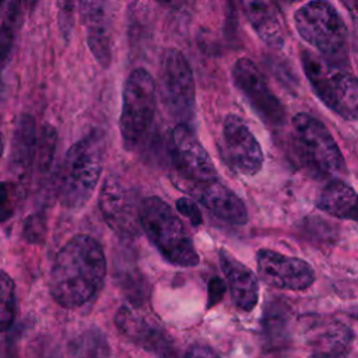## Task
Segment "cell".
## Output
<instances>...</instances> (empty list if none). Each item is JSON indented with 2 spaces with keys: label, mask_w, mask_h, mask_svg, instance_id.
I'll return each instance as SVG.
<instances>
[{
  "label": "cell",
  "mask_w": 358,
  "mask_h": 358,
  "mask_svg": "<svg viewBox=\"0 0 358 358\" xmlns=\"http://www.w3.org/2000/svg\"><path fill=\"white\" fill-rule=\"evenodd\" d=\"M106 257L101 243L90 235H76L57 252L49 275L52 298L63 308H78L101 289Z\"/></svg>",
  "instance_id": "6da1fadb"
},
{
  "label": "cell",
  "mask_w": 358,
  "mask_h": 358,
  "mask_svg": "<svg viewBox=\"0 0 358 358\" xmlns=\"http://www.w3.org/2000/svg\"><path fill=\"white\" fill-rule=\"evenodd\" d=\"M103 150V134L99 130H92L69 148L59 178L62 206L77 210L88 203L102 172Z\"/></svg>",
  "instance_id": "7a4b0ae2"
},
{
  "label": "cell",
  "mask_w": 358,
  "mask_h": 358,
  "mask_svg": "<svg viewBox=\"0 0 358 358\" xmlns=\"http://www.w3.org/2000/svg\"><path fill=\"white\" fill-rule=\"evenodd\" d=\"M141 229L165 260L180 267L199 264V255L180 218L157 196L147 197L140 207Z\"/></svg>",
  "instance_id": "3957f363"
},
{
  "label": "cell",
  "mask_w": 358,
  "mask_h": 358,
  "mask_svg": "<svg viewBox=\"0 0 358 358\" xmlns=\"http://www.w3.org/2000/svg\"><path fill=\"white\" fill-rule=\"evenodd\" d=\"M291 144L302 168L315 178H336L345 172L344 157L327 127L299 112L292 117Z\"/></svg>",
  "instance_id": "277c9868"
},
{
  "label": "cell",
  "mask_w": 358,
  "mask_h": 358,
  "mask_svg": "<svg viewBox=\"0 0 358 358\" xmlns=\"http://www.w3.org/2000/svg\"><path fill=\"white\" fill-rule=\"evenodd\" d=\"M301 63L322 103L345 120H358V78L306 49L301 52Z\"/></svg>",
  "instance_id": "5b68a950"
},
{
  "label": "cell",
  "mask_w": 358,
  "mask_h": 358,
  "mask_svg": "<svg viewBox=\"0 0 358 358\" xmlns=\"http://www.w3.org/2000/svg\"><path fill=\"white\" fill-rule=\"evenodd\" d=\"M294 24L299 36L312 45L326 60L343 63L348 55L347 25L327 1H309L294 14Z\"/></svg>",
  "instance_id": "8992f818"
},
{
  "label": "cell",
  "mask_w": 358,
  "mask_h": 358,
  "mask_svg": "<svg viewBox=\"0 0 358 358\" xmlns=\"http://www.w3.org/2000/svg\"><path fill=\"white\" fill-rule=\"evenodd\" d=\"M157 108V87L152 76L144 69H136L123 87V103L119 130L127 151L134 150L148 133Z\"/></svg>",
  "instance_id": "52a82bcc"
},
{
  "label": "cell",
  "mask_w": 358,
  "mask_h": 358,
  "mask_svg": "<svg viewBox=\"0 0 358 358\" xmlns=\"http://www.w3.org/2000/svg\"><path fill=\"white\" fill-rule=\"evenodd\" d=\"M159 98L179 124H187L193 117L196 101L193 71L185 55L175 48L165 49L161 57Z\"/></svg>",
  "instance_id": "ba28073f"
},
{
  "label": "cell",
  "mask_w": 358,
  "mask_h": 358,
  "mask_svg": "<svg viewBox=\"0 0 358 358\" xmlns=\"http://www.w3.org/2000/svg\"><path fill=\"white\" fill-rule=\"evenodd\" d=\"M169 157L175 172L172 183H206L218 179L217 169L193 130L187 124H176L169 137Z\"/></svg>",
  "instance_id": "9c48e42d"
},
{
  "label": "cell",
  "mask_w": 358,
  "mask_h": 358,
  "mask_svg": "<svg viewBox=\"0 0 358 358\" xmlns=\"http://www.w3.org/2000/svg\"><path fill=\"white\" fill-rule=\"evenodd\" d=\"M221 151L227 164L241 175L253 176L263 166L262 147L245 120L238 115L229 113L224 117Z\"/></svg>",
  "instance_id": "30bf717a"
},
{
  "label": "cell",
  "mask_w": 358,
  "mask_h": 358,
  "mask_svg": "<svg viewBox=\"0 0 358 358\" xmlns=\"http://www.w3.org/2000/svg\"><path fill=\"white\" fill-rule=\"evenodd\" d=\"M99 210L109 228L122 238L140 232V207L137 194L117 178H108L99 192Z\"/></svg>",
  "instance_id": "8fae6325"
},
{
  "label": "cell",
  "mask_w": 358,
  "mask_h": 358,
  "mask_svg": "<svg viewBox=\"0 0 358 358\" xmlns=\"http://www.w3.org/2000/svg\"><path fill=\"white\" fill-rule=\"evenodd\" d=\"M232 78L259 116L270 124H282L285 109L270 90L257 66L248 57H241L232 67Z\"/></svg>",
  "instance_id": "7c38bea8"
},
{
  "label": "cell",
  "mask_w": 358,
  "mask_h": 358,
  "mask_svg": "<svg viewBox=\"0 0 358 358\" xmlns=\"http://www.w3.org/2000/svg\"><path fill=\"white\" fill-rule=\"evenodd\" d=\"M256 263L260 277L280 289L303 291L315 281V270L308 262L275 250H257Z\"/></svg>",
  "instance_id": "4fadbf2b"
},
{
  "label": "cell",
  "mask_w": 358,
  "mask_h": 358,
  "mask_svg": "<svg viewBox=\"0 0 358 358\" xmlns=\"http://www.w3.org/2000/svg\"><path fill=\"white\" fill-rule=\"evenodd\" d=\"M178 189L201 203L217 218L232 224L245 225L249 220L245 203L218 179L206 183H183Z\"/></svg>",
  "instance_id": "5bb4252c"
},
{
  "label": "cell",
  "mask_w": 358,
  "mask_h": 358,
  "mask_svg": "<svg viewBox=\"0 0 358 358\" xmlns=\"http://www.w3.org/2000/svg\"><path fill=\"white\" fill-rule=\"evenodd\" d=\"M80 13L87 31V43L96 62L108 69L112 62V39L108 6L103 1H83Z\"/></svg>",
  "instance_id": "9a60e30c"
},
{
  "label": "cell",
  "mask_w": 358,
  "mask_h": 358,
  "mask_svg": "<svg viewBox=\"0 0 358 358\" xmlns=\"http://www.w3.org/2000/svg\"><path fill=\"white\" fill-rule=\"evenodd\" d=\"M218 256L234 303L239 309L250 312L259 299V282L256 275L225 249H220Z\"/></svg>",
  "instance_id": "2e32d148"
},
{
  "label": "cell",
  "mask_w": 358,
  "mask_h": 358,
  "mask_svg": "<svg viewBox=\"0 0 358 358\" xmlns=\"http://www.w3.org/2000/svg\"><path fill=\"white\" fill-rule=\"evenodd\" d=\"M305 341L316 358H338L348 348L352 333L337 320H313L305 331Z\"/></svg>",
  "instance_id": "e0dca14e"
},
{
  "label": "cell",
  "mask_w": 358,
  "mask_h": 358,
  "mask_svg": "<svg viewBox=\"0 0 358 358\" xmlns=\"http://www.w3.org/2000/svg\"><path fill=\"white\" fill-rule=\"evenodd\" d=\"M36 154V124L32 116L21 115L13 136L10 168L17 178L28 175Z\"/></svg>",
  "instance_id": "ac0fdd59"
},
{
  "label": "cell",
  "mask_w": 358,
  "mask_h": 358,
  "mask_svg": "<svg viewBox=\"0 0 358 358\" xmlns=\"http://www.w3.org/2000/svg\"><path fill=\"white\" fill-rule=\"evenodd\" d=\"M116 326L130 340L154 351H165L164 331L138 312L123 306L116 315Z\"/></svg>",
  "instance_id": "d6986e66"
},
{
  "label": "cell",
  "mask_w": 358,
  "mask_h": 358,
  "mask_svg": "<svg viewBox=\"0 0 358 358\" xmlns=\"http://www.w3.org/2000/svg\"><path fill=\"white\" fill-rule=\"evenodd\" d=\"M243 11L257 36L271 48L284 45V29L280 14L273 3L245 1Z\"/></svg>",
  "instance_id": "ffe728a7"
},
{
  "label": "cell",
  "mask_w": 358,
  "mask_h": 358,
  "mask_svg": "<svg viewBox=\"0 0 358 358\" xmlns=\"http://www.w3.org/2000/svg\"><path fill=\"white\" fill-rule=\"evenodd\" d=\"M316 206L336 218L358 222V193L341 179H331L324 185Z\"/></svg>",
  "instance_id": "44dd1931"
},
{
  "label": "cell",
  "mask_w": 358,
  "mask_h": 358,
  "mask_svg": "<svg viewBox=\"0 0 358 358\" xmlns=\"http://www.w3.org/2000/svg\"><path fill=\"white\" fill-rule=\"evenodd\" d=\"M73 358H109V344L103 333L95 327L83 330L70 341Z\"/></svg>",
  "instance_id": "7402d4cb"
},
{
  "label": "cell",
  "mask_w": 358,
  "mask_h": 358,
  "mask_svg": "<svg viewBox=\"0 0 358 358\" xmlns=\"http://www.w3.org/2000/svg\"><path fill=\"white\" fill-rule=\"evenodd\" d=\"M15 317V285L0 268V333L11 327Z\"/></svg>",
  "instance_id": "603a6c76"
},
{
  "label": "cell",
  "mask_w": 358,
  "mask_h": 358,
  "mask_svg": "<svg viewBox=\"0 0 358 358\" xmlns=\"http://www.w3.org/2000/svg\"><path fill=\"white\" fill-rule=\"evenodd\" d=\"M285 313L281 309L270 310L267 312L264 317V330L267 334V338L273 343H277L278 340L284 338L285 333V326H287V319Z\"/></svg>",
  "instance_id": "cb8c5ba5"
},
{
  "label": "cell",
  "mask_w": 358,
  "mask_h": 358,
  "mask_svg": "<svg viewBox=\"0 0 358 358\" xmlns=\"http://www.w3.org/2000/svg\"><path fill=\"white\" fill-rule=\"evenodd\" d=\"M56 144V131L52 126H43L38 143V157H39V165L41 168L46 169V166L52 162L53 151Z\"/></svg>",
  "instance_id": "d4e9b609"
},
{
  "label": "cell",
  "mask_w": 358,
  "mask_h": 358,
  "mask_svg": "<svg viewBox=\"0 0 358 358\" xmlns=\"http://www.w3.org/2000/svg\"><path fill=\"white\" fill-rule=\"evenodd\" d=\"M18 190L13 182L0 183V222L8 220L17 206Z\"/></svg>",
  "instance_id": "484cf974"
},
{
  "label": "cell",
  "mask_w": 358,
  "mask_h": 358,
  "mask_svg": "<svg viewBox=\"0 0 358 358\" xmlns=\"http://www.w3.org/2000/svg\"><path fill=\"white\" fill-rule=\"evenodd\" d=\"M46 234V220L42 214L29 215L22 225L24 239L31 243H39L43 241Z\"/></svg>",
  "instance_id": "4316f807"
},
{
  "label": "cell",
  "mask_w": 358,
  "mask_h": 358,
  "mask_svg": "<svg viewBox=\"0 0 358 358\" xmlns=\"http://www.w3.org/2000/svg\"><path fill=\"white\" fill-rule=\"evenodd\" d=\"M176 210L178 213H180L182 215H185L192 225H200L203 222V217H201V213L197 207V204L192 200V199H187V197H182L176 201Z\"/></svg>",
  "instance_id": "83f0119b"
},
{
  "label": "cell",
  "mask_w": 358,
  "mask_h": 358,
  "mask_svg": "<svg viewBox=\"0 0 358 358\" xmlns=\"http://www.w3.org/2000/svg\"><path fill=\"white\" fill-rule=\"evenodd\" d=\"M183 358H220V357H218L217 352H215L213 348H210L208 345H204V344H193V345H190V347L186 350Z\"/></svg>",
  "instance_id": "f1b7e54d"
},
{
  "label": "cell",
  "mask_w": 358,
  "mask_h": 358,
  "mask_svg": "<svg viewBox=\"0 0 358 358\" xmlns=\"http://www.w3.org/2000/svg\"><path fill=\"white\" fill-rule=\"evenodd\" d=\"M224 292H225L224 281L218 277L211 278L208 282V305L211 306V305L217 303L222 298Z\"/></svg>",
  "instance_id": "f546056e"
},
{
  "label": "cell",
  "mask_w": 358,
  "mask_h": 358,
  "mask_svg": "<svg viewBox=\"0 0 358 358\" xmlns=\"http://www.w3.org/2000/svg\"><path fill=\"white\" fill-rule=\"evenodd\" d=\"M73 4L71 3H62L60 4V28L63 29V34L67 35L70 28H71V22H73Z\"/></svg>",
  "instance_id": "4dcf8cb0"
},
{
  "label": "cell",
  "mask_w": 358,
  "mask_h": 358,
  "mask_svg": "<svg viewBox=\"0 0 358 358\" xmlns=\"http://www.w3.org/2000/svg\"><path fill=\"white\" fill-rule=\"evenodd\" d=\"M10 50H7L6 48L0 46V96L3 92V85H4V80H3V74H4V69H6V63H7V57H8Z\"/></svg>",
  "instance_id": "1f68e13d"
},
{
  "label": "cell",
  "mask_w": 358,
  "mask_h": 358,
  "mask_svg": "<svg viewBox=\"0 0 358 358\" xmlns=\"http://www.w3.org/2000/svg\"><path fill=\"white\" fill-rule=\"evenodd\" d=\"M3 151H4V140H3V134L0 131V158L3 155Z\"/></svg>",
  "instance_id": "d6a6232c"
},
{
  "label": "cell",
  "mask_w": 358,
  "mask_h": 358,
  "mask_svg": "<svg viewBox=\"0 0 358 358\" xmlns=\"http://www.w3.org/2000/svg\"><path fill=\"white\" fill-rule=\"evenodd\" d=\"M49 358H60V357H57V355H50Z\"/></svg>",
  "instance_id": "836d02e7"
}]
</instances>
